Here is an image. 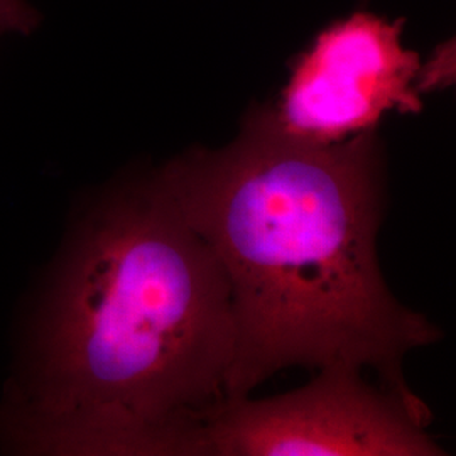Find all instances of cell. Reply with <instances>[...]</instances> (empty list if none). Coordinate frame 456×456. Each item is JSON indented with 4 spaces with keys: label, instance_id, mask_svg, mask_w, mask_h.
I'll return each instance as SVG.
<instances>
[{
    "label": "cell",
    "instance_id": "obj_2",
    "mask_svg": "<svg viewBox=\"0 0 456 456\" xmlns=\"http://www.w3.org/2000/svg\"><path fill=\"white\" fill-rule=\"evenodd\" d=\"M227 277L156 173L103 196L51 303L17 438L68 455L193 456L230 403Z\"/></svg>",
    "mask_w": 456,
    "mask_h": 456
},
{
    "label": "cell",
    "instance_id": "obj_4",
    "mask_svg": "<svg viewBox=\"0 0 456 456\" xmlns=\"http://www.w3.org/2000/svg\"><path fill=\"white\" fill-rule=\"evenodd\" d=\"M401 22L359 12L320 34L296 63L271 114L294 139L330 146L374 132L389 112L419 114L421 58Z\"/></svg>",
    "mask_w": 456,
    "mask_h": 456
},
{
    "label": "cell",
    "instance_id": "obj_3",
    "mask_svg": "<svg viewBox=\"0 0 456 456\" xmlns=\"http://www.w3.org/2000/svg\"><path fill=\"white\" fill-rule=\"evenodd\" d=\"M363 370L325 367L297 391L230 401L200 433L193 456H440L431 412Z\"/></svg>",
    "mask_w": 456,
    "mask_h": 456
},
{
    "label": "cell",
    "instance_id": "obj_5",
    "mask_svg": "<svg viewBox=\"0 0 456 456\" xmlns=\"http://www.w3.org/2000/svg\"><path fill=\"white\" fill-rule=\"evenodd\" d=\"M39 24V14L29 0H0V37L29 34Z\"/></svg>",
    "mask_w": 456,
    "mask_h": 456
},
{
    "label": "cell",
    "instance_id": "obj_1",
    "mask_svg": "<svg viewBox=\"0 0 456 456\" xmlns=\"http://www.w3.org/2000/svg\"><path fill=\"white\" fill-rule=\"evenodd\" d=\"M230 289V401L282 369L354 367L411 401L403 360L440 340L399 303L377 259L386 166L375 132L320 146L250 112L222 149H193L154 171Z\"/></svg>",
    "mask_w": 456,
    "mask_h": 456
}]
</instances>
